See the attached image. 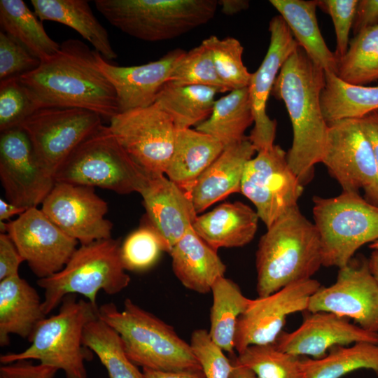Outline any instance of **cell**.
I'll use <instances>...</instances> for the list:
<instances>
[{
	"instance_id": "cell-22",
	"label": "cell",
	"mask_w": 378,
	"mask_h": 378,
	"mask_svg": "<svg viewBox=\"0 0 378 378\" xmlns=\"http://www.w3.org/2000/svg\"><path fill=\"white\" fill-rule=\"evenodd\" d=\"M139 194L148 222L169 253L198 216L189 192L165 175H160L151 176Z\"/></svg>"
},
{
	"instance_id": "cell-51",
	"label": "cell",
	"mask_w": 378,
	"mask_h": 378,
	"mask_svg": "<svg viewBox=\"0 0 378 378\" xmlns=\"http://www.w3.org/2000/svg\"><path fill=\"white\" fill-rule=\"evenodd\" d=\"M218 6H220L221 12L223 14L233 15L247 9L249 6V1L246 0H220Z\"/></svg>"
},
{
	"instance_id": "cell-20",
	"label": "cell",
	"mask_w": 378,
	"mask_h": 378,
	"mask_svg": "<svg viewBox=\"0 0 378 378\" xmlns=\"http://www.w3.org/2000/svg\"><path fill=\"white\" fill-rule=\"evenodd\" d=\"M290 332H281L274 343L279 350L313 359L324 357L336 346L356 342L378 344V333L368 331L348 318L328 312H315Z\"/></svg>"
},
{
	"instance_id": "cell-2",
	"label": "cell",
	"mask_w": 378,
	"mask_h": 378,
	"mask_svg": "<svg viewBox=\"0 0 378 378\" xmlns=\"http://www.w3.org/2000/svg\"><path fill=\"white\" fill-rule=\"evenodd\" d=\"M325 71L299 46L281 68L271 94L282 100L293 127V144L287 153L289 167L304 185L321 162L328 123L321 105Z\"/></svg>"
},
{
	"instance_id": "cell-8",
	"label": "cell",
	"mask_w": 378,
	"mask_h": 378,
	"mask_svg": "<svg viewBox=\"0 0 378 378\" xmlns=\"http://www.w3.org/2000/svg\"><path fill=\"white\" fill-rule=\"evenodd\" d=\"M151 176L127 154L108 126L102 125L74 150L54 179L127 195L139 193Z\"/></svg>"
},
{
	"instance_id": "cell-45",
	"label": "cell",
	"mask_w": 378,
	"mask_h": 378,
	"mask_svg": "<svg viewBox=\"0 0 378 378\" xmlns=\"http://www.w3.org/2000/svg\"><path fill=\"white\" fill-rule=\"evenodd\" d=\"M357 0H321L318 6L330 15L336 34V50L335 55L337 62L346 52L349 48V35L352 29Z\"/></svg>"
},
{
	"instance_id": "cell-10",
	"label": "cell",
	"mask_w": 378,
	"mask_h": 378,
	"mask_svg": "<svg viewBox=\"0 0 378 378\" xmlns=\"http://www.w3.org/2000/svg\"><path fill=\"white\" fill-rule=\"evenodd\" d=\"M97 113L78 108H43L20 127L27 135L40 166L54 175L74 150L103 125Z\"/></svg>"
},
{
	"instance_id": "cell-18",
	"label": "cell",
	"mask_w": 378,
	"mask_h": 378,
	"mask_svg": "<svg viewBox=\"0 0 378 378\" xmlns=\"http://www.w3.org/2000/svg\"><path fill=\"white\" fill-rule=\"evenodd\" d=\"M0 179L7 201L26 209L42 204L55 183L21 127L1 132Z\"/></svg>"
},
{
	"instance_id": "cell-49",
	"label": "cell",
	"mask_w": 378,
	"mask_h": 378,
	"mask_svg": "<svg viewBox=\"0 0 378 378\" xmlns=\"http://www.w3.org/2000/svg\"><path fill=\"white\" fill-rule=\"evenodd\" d=\"M361 127L370 140L375 158L377 172V192L373 204L378 206V111L359 118Z\"/></svg>"
},
{
	"instance_id": "cell-47",
	"label": "cell",
	"mask_w": 378,
	"mask_h": 378,
	"mask_svg": "<svg viewBox=\"0 0 378 378\" xmlns=\"http://www.w3.org/2000/svg\"><path fill=\"white\" fill-rule=\"evenodd\" d=\"M24 260L7 233H0V281L19 275Z\"/></svg>"
},
{
	"instance_id": "cell-27",
	"label": "cell",
	"mask_w": 378,
	"mask_h": 378,
	"mask_svg": "<svg viewBox=\"0 0 378 378\" xmlns=\"http://www.w3.org/2000/svg\"><path fill=\"white\" fill-rule=\"evenodd\" d=\"M223 146L195 129H177L174 150L164 175L189 192L200 174L219 156Z\"/></svg>"
},
{
	"instance_id": "cell-53",
	"label": "cell",
	"mask_w": 378,
	"mask_h": 378,
	"mask_svg": "<svg viewBox=\"0 0 378 378\" xmlns=\"http://www.w3.org/2000/svg\"><path fill=\"white\" fill-rule=\"evenodd\" d=\"M233 370L230 378H258L248 368L241 364L237 359L236 355H232Z\"/></svg>"
},
{
	"instance_id": "cell-25",
	"label": "cell",
	"mask_w": 378,
	"mask_h": 378,
	"mask_svg": "<svg viewBox=\"0 0 378 378\" xmlns=\"http://www.w3.org/2000/svg\"><path fill=\"white\" fill-rule=\"evenodd\" d=\"M46 317L36 290L20 275L0 281V346L10 344V335L31 340Z\"/></svg>"
},
{
	"instance_id": "cell-4",
	"label": "cell",
	"mask_w": 378,
	"mask_h": 378,
	"mask_svg": "<svg viewBox=\"0 0 378 378\" xmlns=\"http://www.w3.org/2000/svg\"><path fill=\"white\" fill-rule=\"evenodd\" d=\"M98 317L118 332L127 356L137 366L164 372L202 370L190 343L130 298L122 310L113 302L101 305Z\"/></svg>"
},
{
	"instance_id": "cell-12",
	"label": "cell",
	"mask_w": 378,
	"mask_h": 378,
	"mask_svg": "<svg viewBox=\"0 0 378 378\" xmlns=\"http://www.w3.org/2000/svg\"><path fill=\"white\" fill-rule=\"evenodd\" d=\"M120 145L146 173L164 175L175 143L176 127L155 104L122 112L109 120Z\"/></svg>"
},
{
	"instance_id": "cell-3",
	"label": "cell",
	"mask_w": 378,
	"mask_h": 378,
	"mask_svg": "<svg viewBox=\"0 0 378 378\" xmlns=\"http://www.w3.org/2000/svg\"><path fill=\"white\" fill-rule=\"evenodd\" d=\"M321 266L318 231L297 206L267 228L260 239L255 253L257 294L267 296L312 279Z\"/></svg>"
},
{
	"instance_id": "cell-48",
	"label": "cell",
	"mask_w": 378,
	"mask_h": 378,
	"mask_svg": "<svg viewBox=\"0 0 378 378\" xmlns=\"http://www.w3.org/2000/svg\"><path fill=\"white\" fill-rule=\"evenodd\" d=\"M376 25H378V0L358 1L352 27L354 35Z\"/></svg>"
},
{
	"instance_id": "cell-32",
	"label": "cell",
	"mask_w": 378,
	"mask_h": 378,
	"mask_svg": "<svg viewBox=\"0 0 378 378\" xmlns=\"http://www.w3.org/2000/svg\"><path fill=\"white\" fill-rule=\"evenodd\" d=\"M211 292L213 303L209 335L225 352L234 355L237 322L251 299L243 294L237 284L225 276L214 284Z\"/></svg>"
},
{
	"instance_id": "cell-14",
	"label": "cell",
	"mask_w": 378,
	"mask_h": 378,
	"mask_svg": "<svg viewBox=\"0 0 378 378\" xmlns=\"http://www.w3.org/2000/svg\"><path fill=\"white\" fill-rule=\"evenodd\" d=\"M307 311L331 312L378 333V283L368 260L353 258L340 268L334 284L321 286L312 295Z\"/></svg>"
},
{
	"instance_id": "cell-39",
	"label": "cell",
	"mask_w": 378,
	"mask_h": 378,
	"mask_svg": "<svg viewBox=\"0 0 378 378\" xmlns=\"http://www.w3.org/2000/svg\"><path fill=\"white\" fill-rule=\"evenodd\" d=\"M202 43L210 50L217 74L230 92L248 87L251 74L242 61L244 47L237 38L212 35Z\"/></svg>"
},
{
	"instance_id": "cell-21",
	"label": "cell",
	"mask_w": 378,
	"mask_h": 378,
	"mask_svg": "<svg viewBox=\"0 0 378 378\" xmlns=\"http://www.w3.org/2000/svg\"><path fill=\"white\" fill-rule=\"evenodd\" d=\"M176 48L147 64L120 66L108 63L95 50L97 64L113 86L120 113L153 105L158 93L186 54Z\"/></svg>"
},
{
	"instance_id": "cell-44",
	"label": "cell",
	"mask_w": 378,
	"mask_h": 378,
	"mask_svg": "<svg viewBox=\"0 0 378 378\" xmlns=\"http://www.w3.org/2000/svg\"><path fill=\"white\" fill-rule=\"evenodd\" d=\"M41 60L23 46L0 31V80L18 77L36 69Z\"/></svg>"
},
{
	"instance_id": "cell-1",
	"label": "cell",
	"mask_w": 378,
	"mask_h": 378,
	"mask_svg": "<svg viewBox=\"0 0 378 378\" xmlns=\"http://www.w3.org/2000/svg\"><path fill=\"white\" fill-rule=\"evenodd\" d=\"M18 78L40 109L83 108L109 120L120 113L116 92L99 67L95 50L80 40L63 41L55 55Z\"/></svg>"
},
{
	"instance_id": "cell-43",
	"label": "cell",
	"mask_w": 378,
	"mask_h": 378,
	"mask_svg": "<svg viewBox=\"0 0 378 378\" xmlns=\"http://www.w3.org/2000/svg\"><path fill=\"white\" fill-rule=\"evenodd\" d=\"M190 344L205 378H230L233 370L232 359L211 340L208 331L195 330Z\"/></svg>"
},
{
	"instance_id": "cell-56",
	"label": "cell",
	"mask_w": 378,
	"mask_h": 378,
	"mask_svg": "<svg viewBox=\"0 0 378 378\" xmlns=\"http://www.w3.org/2000/svg\"><path fill=\"white\" fill-rule=\"evenodd\" d=\"M375 373L377 374V377L378 378V372H376Z\"/></svg>"
},
{
	"instance_id": "cell-55",
	"label": "cell",
	"mask_w": 378,
	"mask_h": 378,
	"mask_svg": "<svg viewBox=\"0 0 378 378\" xmlns=\"http://www.w3.org/2000/svg\"><path fill=\"white\" fill-rule=\"evenodd\" d=\"M369 247L372 250H377L378 251V240L371 243L369 245Z\"/></svg>"
},
{
	"instance_id": "cell-15",
	"label": "cell",
	"mask_w": 378,
	"mask_h": 378,
	"mask_svg": "<svg viewBox=\"0 0 378 378\" xmlns=\"http://www.w3.org/2000/svg\"><path fill=\"white\" fill-rule=\"evenodd\" d=\"M321 286L309 279L291 284L251 301L237 322L234 349L238 354L252 345L274 344L287 317L307 311L312 295Z\"/></svg>"
},
{
	"instance_id": "cell-17",
	"label": "cell",
	"mask_w": 378,
	"mask_h": 378,
	"mask_svg": "<svg viewBox=\"0 0 378 378\" xmlns=\"http://www.w3.org/2000/svg\"><path fill=\"white\" fill-rule=\"evenodd\" d=\"M41 204L46 216L80 244L111 237L113 224L104 218L108 204L92 187L55 182Z\"/></svg>"
},
{
	"instance_id": "cell-24",
	"label": "cell",
	"mask_w": 378,
	"mask_h": 378,
	"mask_svg": "<svg viewBox=\"0 0 378 378\" xmlns=\"http://www.w3.org/2000/svg\"><path fill=\"white\" fill-rule=\"evenodd\" d=\"M174 275L186 288L199 293L211 292L225 276L226 266L217 251L190 227L169 251Z\"/></svg>"
},
{
	"instance_id": "cell-50",
	"label": "cell",
	"mask_w": 378,
	"mask_h": 378,
	"mask_svg": "<svg viewBox=\"0 0 378 378\" xmlns=\"http://www.w3.org/2000/svg\"><path fill=\"white\" fill-rule=\"evenodd\" d=\"M146 378H205L202 370L164 372L143 369Z\"/></svg>"
},
{
	"instance_id": "cell-31",
	"label": "cell",
	"mask_w": 378,
	"mask_h": 378,
	"mask_svg": "<svg viewBox=\"0 0 378 378\" xmlns=\"http://www.w3.org/2000/svg\"><path fill=\"white\" fill-rule=\"evenodd\" d=\"M220 90L204 85H177L167 81L155 104L172 118L176 129L197 126L211 115Z\"/></svg>"
},
{
	"instance_id": "cell-37",
	"label": "cell",
	"mask_w": 378,
	"mask_h": 378,
	"mask_svg": "<svg viewBox=\"0 0 378 378\" xmlns=\"http://www.w3.org/2000/svg\"><path fill=\"white\" fill-rule=\"evenodd\" d=\"M336 76L356 85L378 80V25L363 29L349 41L346 52L337 62Z\"/></svg>"
},
{
	"instance_id": "cell-36",
	"label": "cell",
	"mask_w": 378,
	"mask_h": 378,
	"mask_svg": "<svg viewBox=\"0 0 378 378\" xmlns=\"http://www.w3.org/2000/svg\"><path fill=\"white\" fill-rule=\"evenodd\" d=\"M83 344L97 356L108 378H146L127 356L118 332L99 317L85 325Z\"/></svg>"
},
{
	"instance_id": "cell-13",
	"label": "cell",
	"mask_w": 378,
	"mask_h": 378,
	"mask_svg": "<svg viewBox=\"0 0 378 378\" xmlns=\"http://www.w3.org/2000/svg\"><path fill=\"white\" fill-rule=\"evenodd\" d=\"M343 192L363 189L372 204L377 186V172L372 144L359 119L347 118L328 123L321 158Z\"/></svg>"
},
{
	"instance_id": "cell-16",
	"label": "cell",
	"mask_w": 378,
	"mask_h": 378,
	"mask_svg": "<svg viewBox=\"0 0 378 378\" xmlns=\"http://www.w3.org/2000/svg\"><path fill=\"white\" fill-rule=\"evenodd\" d=\"M6 233L38 279L60 271L78 244L37 207L27 209L7 223Z\"/></svg>"
},
{
	"instance_id": "cell-5",
	"label": "cell",
	"mask_w": 378,
	"mask_h": 378,
	"mask_svg": "<svg viewBox=\"0 0 378 378\" xmlns=\"http://www.w3.org/2000/svg\"><path fill=\"white\" fill-rule=\"evenodd\" d=\"M98 308L75 295H66L58 313L40 322L29 346L1 355L0 363L37 360L62 370L66 378H87L85 362L93 359V352L83 345V332L85 325L98 317Z\"/></svg>"
},
{
	"instance_id": "cell-30",
	"label": "cell",
	"mask_w": 378,
	"mask_h": 378,
	"mask_svg": "<svg viewBox=\"0 0 378 378\" xmlns=\"http://www.w3.org/2000/svg\"><path fill=\"white\" fill-rule=\"evenodd\" d=\"M253 122L247 87L216 99L210 116L195 130L211 136L225 148L248 139L245 132Z\"/></svg>"
},
{
	"instance_id": "cell-41",
	"label": "cell",
	"mask_w": 378,
	"mask_h": 378,
	"mask_svg": "<svg viewBox=\"0 0 378 378\" xmlns=\"http://www.w3.org/2000/svg\"><path fill=\"white\" fill-rule=\"evenodd\" d=\"M165 251L164 242L149 223L130 234L120 247V257L126 270L143 271L151 267Z\"/></svg>"
},
{
	"instance_id": "cell-40",
	"label": "cell",
	"mask_w": 378,
	"mask_h": 378,
	"mask_svg": "<svg viewBox=\"0 0 378 378\" xmlns=\"http://www.w3.org/2000/svg\"><path fill=\"white\" fill-rule=\"evenodd\" d=\"M168 81L177 85H204L230 92L219 78L210 50L202 43L186 52Z\"/></svg>"
},
{
	"instance_id": "cell-52",
	"label": "cell",
	"mask_w": 378,
	"mask_h": 378,
	"mask_svg": "<svg viewBox=\"0 0 378 378\" xmlns=\"http://www.w3.org/2000/svg\"><path fill=\"white\" fill-rule=\"evenodd\" d=\"M27 209L0 199V221L8 220L15 215H20Z\"/></svg>"
},
{
	"instance_id": "cell-26",
	"label": "cell",
	"mask_w": 378,
	"mask_h": 378,
	"mask_svg": "<svg viewBox=\"0 0 378 378\" xmlns=\"http://www.w3.org/2000/svg\"><path fill=\"white\" fill-rule=\"evenodd\" d=\"M259 219L256 211L243 202H226L197 216L192 227L200 237L218 251L250 243Z\"/></svg>"
},
{
	"instance_id": "cell-35",
	"label": "cell",
	"mask_w": 378,
	"mask_h": 378,
	"mask_svg": "<svg viewBox=\"0 0 378 378\" xmlns=\"http://www.w3.org/2000/svg\"><path fill=\"white\" fill-rule=\"evenodd\" d=\"M307 378H342L358 370L378 372V344L336 346L319 359L302 358Z\"/></svg>"
},
{
	"instance_id": "cell-19",
	"label": "cell",
	"mask_w": 378,
	"mask_h": 378,
	"mask_svg": "<svg viewBox=\"0 0 378 378\" xmlns=\"http://www.w3.org/2000/svg\"><path fill=\"white\" fill-rule=\"evenodd\" d=\"M269 31L268 50L257 71L251 74L248 87L254 118L248 138L256 152L274 145L276 122L267 114V101L281 68L300 46L281 15L271 19Z\"/></svg>"
},
{
	"instance_id": "cell-34",
	"label": "cell",
	"mask_w": 378,
	"mask_h": 378,
	"mask_svg": "<svg viewBox=\"0 0 378 378\" xmlns=\"http://www.w3.org/2000/svg\"><path fill=\"white\" fill-rule=\"evenodd\" d=\"M325 80L321 105L328 123L347 118L359 119L378 111V86L351 85L330 72H325Z\"/></svg>"
},
{
	"instance_id": "cell-7",
	"label": "cell",
	"mask_w": 378,
	"mask_h": 378,
	"mask_svg": "<svg viewBox=\"0 0 378 378\" xmlns=\"http://www.w3.org/2000/svg\"><path fill=\"white\" fill-rule=\"evenodd\" d=\"M113 26L136 38L156 42L183 35L214 17L216 0H96Z\"/></svg>"
},
{
	"instance_id": "cell-9",
	"label": "cell",
	"mask_w": 378,
	"mask_h": 378,
	"mask_svg": "<svg viewBox=\"0 0 378 378\" xmlns=\"http://www.w3.org/2000/svg\"><path fill=\"white\" fill-rule=\"evenodd\" d=\"M313 216L321 239L323 266L346 265L363 245L378 240V206L358 192L313 198Z\"/></svg>"
},
{
	"instance_id": "cell-11",
	"label": "cell",
	"mask_w": 378,
	"mask_h": 378,
	"mask_svg": "<svg viewBox=\"0 0 378 378\" xmlns=\"http://www.w3.org/2000/svg\"><path fill=\"white\" fill-rule=\"evenodd\" d=\"M303 190L279 145L258 151L245 166L241 192L254 204L267 228L298 206Z\"/></svg>"
},
{
	"instance_id": "cell-23",
	"label": "cell",
	"mask_w": 378,
	"mask_h": 378,
	"mask_svg": "<svg viewBox=\"0 0 378 378\" xmlns=\"http://www.w3.org/2000/svg\"><path fill=\"white\" fill-rule=\"evenodd\" d=\"M255 152L248 138L223 149L200 174L189 192L197 214L231 194L241 192L245 166Z\"/></svg>"
},
{
	"instance_id": "cell-6",
	"label": "cell",
	"mask_w": 378,
	"mask_h": 378,
	"mask_svg": "<svg viewBox=\"0 0 378 378\" xmlns=\"http://www.w3.org/2000/svg\"><path fill=\"white\" fill-rule=\"evenodd\" d=\"M120 247V239L112 237L80 244L60 271L38 279V286L44 290V314L47 316L68 295H81L97 306L100 290L115 295L127 288L131 279L123 266Z\"/></svg>"
},
{
	"instance_id": "cell-46",
	"label": "cell",
	"mask_w": 378,
	"mask_h": 378,
	"mask_svg": "<svg viewBox=\"0 0 378 378\" xmlns=\"http://www.w3.org/2000/svg\"><path fill=\"white\" fill-rule=\"evenodd\" d=\"M31 360H18L0 367V378H55L57 368L41 363L34 364Z\"/></svg>"
},
{
	"instance_id": "cell-33",
	"label": "cell",
	"mask_w": 378,
	"mask_h": 378,
	"mask_svg": "<svg viewBox=\"0 0 378 378\" xmlns=\"http://www.w3.org/2000/svg\"><path fill=\"white\" fill-rule=\"evenodd\" d=\"M1 31L43 62L55 55L60 45L46 33L42 21L22 0L0 1Z\"/></svg>"
},
{
	"instance_id": "cell-54",
	"label": "cell",
	"mask_w": 378,
	"mask_h": 378,
	"mask_svg": "<svg viewBox=\"0 0 378 378\" xmlns=\"http://www.w3.org/2000/svg\"><path fill=\"white\" fill-rule=\"evenodd\" d=\"M368 260L370 270L378 283V251L373 250Z\"/></svg>"
},
{
	"instance_id": "cell-42",
	"label": "cell",
	"mask_w": 378,
	"mask_h": 378,
	"mask_svg": "<svg viewBox=\"0 0 378 378\" xmlns=\"http://www.w3.org/2000/svg\"><path fill=\"white\" fill-rule=\"evenodd\" d=\"M40 109L35 98L18 77L0 83V132L20 127L22 122Z\"/></svg>"
},
{
	"instance_id": "cell-38",
	"label": "cell",
	"mask_w": 378,
	"mask_h": 378,
	"mask_svg": "<svg viewBox=\"0 0 378 378\" xmlns=\"http://www.w3.org/2000/svg\"><path fill=\"white\" fill-rule=\"evenodd\" d=\"M236 358L258 378H307L302 358L282 351L274 344L249 346Z\"/></svg>"
},
{
	"instance_id": "cell-28",
	"label": "cell",
	"mask_w": 378,
	"mask_h": 378,
	"mask_svg": "<svg viewBox=\"0 0 378 378\" xmlns=\"http://www.w3.org/2000/svg\"><path fill=\"white\" fill-rule=\"evenodd\" d=\"M299 46L325 72L336 75L337 59L330 50L320 31L316 9L318 1L270 0Z\"/></svg>"
},
{
	"instance_id": "cell-29",
	"label": "cell",
	"mask_w": 378,
	"mask_h": 378,
	"mask_svg": "<svg viewBox=\"0 0 378 378\" xmlns=\"http://www.w3.org/2000/svg\"><path fill=\"white\" fill-rule=\"evenodd\" d=\"M41 21L57 22L68 26L90 42L106 59H116L107 30L94 15L86 0H31Z\"/></svg>"
}]
</instances>
